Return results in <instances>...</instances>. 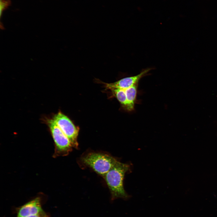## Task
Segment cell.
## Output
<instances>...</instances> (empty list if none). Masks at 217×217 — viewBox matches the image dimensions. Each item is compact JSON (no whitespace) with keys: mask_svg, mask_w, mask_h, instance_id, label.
I'll return each instance as SVG.
<instances>
[{"mask_svg":"<svg viewBox=\"0 0 217 217\" xmlns=\"http://www.w3.org/2000/svg\"><path fill=\"white\" fill-rule=\"evenodd\" d=\"M130 166L117 160L103 177L110 191L112 200L117 198L126 199L128 195L123 185L125 175L130 171Z\"/></svg>","mask_w":217,"mask_h":217,"instance_id":"1","label":"cell"},{"mask_svg":"<svg viewBox=\"0 0 217 217\" xmlns=\"http://www.w3.org/2000/svg\"><path fill=\"white\" fill-rule=\"evenodd\" d=\"M83 164L104 177L113 166L118 160L108 154L98 152H90L81 158Z\"/></svg>","mask_w":217,"mask_h":217,"instance_id":"2","label":"cell"},{"mask_svg":"<svg viewBox=\"0 0 217 217\" xmlns=\"http://www.w3.org/2000/svg\"><path fill=\"white\" fill-rule=\"evenodd\" d=\"M41 214H38L32 215H30L29 216L27 217H41V216L40 215Z\"/></svg>","mask_w":217,"mask_h":217,"instance_id":"9","label":"cell"},{"mask_svg":"<svg viewBox=\"0 0 217 217\" xmlns=\"http://www.w3.org/2000/svg\"><path fill=\"white\" fill-rule=\"evenodd\" d=\"M43 212L40 200L37 198L22 206L18 212L17 217H27L30 215L41 214Z\"/></svg>","mask_w":217,"mask_h":217,"instance_id":"6","label":"cell"},{"mask_svg":"<svg viewBox=\"0 0 217 217\" xmlns=\"http://www.w3.org/2000/svg\"><path fill=\"white\" fill-rule=\"evenodd\" d=\"M151 70L150 68H146L137 75L124 78L113 83H102L107 89L111 90L117 89L125 90L138 83L140 80L147 75Z\"/></svg>","mask_w":217,"mask_h":217,"instance_id":"5","label":"cell"},{"mask_svg":"<svg viewBox=\"0 0 217 217\" xmlns=\"http://www.w3.org/2000/svg\"><path fill=\"white\" fill-rule=\"evenodd\" d=\"M112 90L118 101L126 109L127 106V100L125 90L117 89Z\"/></svg>","mask_w":217,"mask_h":217,"instance_id":"8","label":"cell"},{"mask_svg":"<svg viewBox=\"0 0 217 217\" xmlns=\"http://www.w3.org/2000/svg\"><path fill=\"white\" fill-rule=\"evenodd\" d=\"M138 83L125 89L127 100V106L126 109L128 111H132L134 109L136 102Z\"/></svg>","mask_w":217,"mask_h":217,"instance_id":"7","label":"cell"},{"mask_svg":"<svg viewBox=\"0 0 217 217\" xmlns=\"http://www.w3.org/2000/svg\"><path fill=\"white\" fill-rule=\"evenodd\" d=\"M53 119L70 140L74 147L77 148L78 146L77 138L79 128L75 126L71 120L61 112L55 114Z\"/></svg>","mask_w":217,"mask_h":217,"instance_id":"3","label":"cell"},{"mask_svg":"<svg viewBox=\"0 0 217 217\" xmlns=\"http://www.w3.org/2000/svg\"><path fill=\"white\" fill-rule=\"evenodd\" d=\"M47 123L58 150L64 153H68L70 151L74 146L69 139L53 119L48 120Z\"/></svg>","mask_w":217,"mask_h":217,"instance_id":"4","label":"cell"}]
</instances>
